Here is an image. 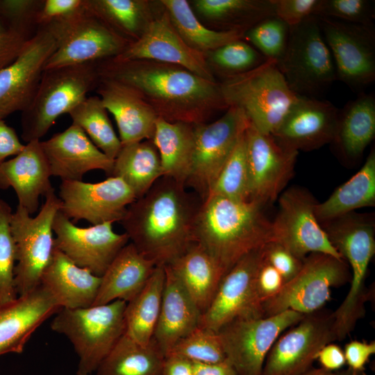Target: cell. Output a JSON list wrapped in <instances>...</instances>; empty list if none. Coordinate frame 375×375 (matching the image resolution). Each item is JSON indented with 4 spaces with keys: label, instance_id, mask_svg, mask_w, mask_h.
Masks as SVG:
<instances>
[{
    "label": "cell",
    "instance_id": "cell-1",
    "mask_svg": "<svg viewBox=\"0 0 375 375\" xmlns=\"http://www.w3.org/2000/svg\"><path fill=\"white\" fill-rule=\"evenodd\" d=\"M101 77L133 88L158 117L169 122L205 123L226 110L219 83L169 63L149 60H100Z\"/></svg>",
    "mask_w": 375,
    "mask_h": 375
},
{
    "label": "cell",
    "instance_id": "cell-2",
    "mask_svg": "<svg viewBox=\"0 0 375 375\" xmlns=\"http://www.w3.org/2000/svg\"><path fill=\"white\" fill-rule=\"evenodd\" d=\"M200 204L184 185L161 177L128 206L120 222L142 256L156 266H166L195 243Z\"/></svg>",
    "mask_w": 375,
    "mask_h": 375
},
{
    "label": "cell",
    "instance_id": "cell-3",
    "mask_svg": "<svg viewBox=\"0 0 375 375\" xmlns=\"http://www.w3.org/2000/svg\"><path fill=\"white\" fill-rule=\"evenodd\" d=\"M264 207L250 200L212 194L201 201L194 242L206 251L224 274L249 253L274 242L272 221Z\"/></svg>",
    "mask_w": 375,
    "mask_h": 375
},
{
    "label": "cell",
    "instance_id": "cell-4",
    "mask_svg": "<svg viewBox=\"0 0 375 375\" xmlns=\"http://www.w3.org/2000/svg\"><path fill=\"white\" fill-rule=\"evenodd\" d=\"M219 85L227 106L241 110L253 127L267 135L278 128L298 97L276 62L269 59L249 71L223 78Z\"/></svg>",
    "mask_w": 375,
    "mask_h": 375
},
{
    "label": "cell",
    "instance_id": "cell-5",
    "mask_svg": "<svg viewBox=\"0 0 375 375\" xmlns=\"http://www.w3.org/2000/svg\"><path fill=\"white\" fill-rule=\"evenodd\" d=\"M98 62L44 70L31 103L22 112V138L26 143L40 140L58 117L68 114L96 89L101 78Z\"/></svg>",
    "mask_w": 375,
    "mask_h": 375
},
{
    "label": "cell",
    "instance_id": "cell-6",
    "mask_svg": "<svg viewBox=\"0 0 375 375\" xmlns=\"http://www.w3.org/2000/svg\"><path fill=\"white\" fill-rule=\"evenodd\" d=\"M126 302L110 303L81 308H60L51 328L65 335L78 357L77 375H91L126 331Z\"/></svg>",
    "mask_w": 375,
    "mask_h": 375
},
{
    "label": "cell",
    "instance_id": "cell-7",
    "mask_svg": "<svg viewBox=\"0 0 375 375\" xmlns=\"http://www.w3.org/2000/svg\"><path fill=\"white\" fill-rule=\"evenodd\" d=\"M277 66L297 95L315 97L337 80L331 52L317 16L290 27L285 53Z\"/></svg>",
    "mask_w": 375,
    "mask_h": 375
},
{
    "label": "cell",
    "instance_id": "cell-8",
    "mask_svg": "<svg viewBox=\"0 0 375 375\" xmlns=\"http://www.w3.org/2000/svg\"><path fill=\"white\" fill-rule=\"evenodd\" d=\"M60 208V201L53 189L45 196L35 217H31L19 205L12 213L10 225L16 247L15 285L19 296L40 285L42 275L54 251L53 224Z\"/></svg>",
    "mask_w": 375,
    "mask_h": 375
},
{
    "label": "cell",
    "instance_id": "cell-9",
    "mask_svg": "<svg viewBox=\"0 0 375 375\" xmlns=\"http://www.w3.org/2000/svg\"><path fill=\"white\" fill-rule=\"evenodd\" d=\"M56 41V49L44 69L113 58L130 42L87 9L44 26ZM39 28V27H38Z\"/></svg>",
    "mask_w": 375,
    "mask_h": 375
},
{
    "label": "cell",
    "instance_id": "cell-10",
    "mask_svg": "<svg viewBox=\"0 0 375 375\" xmlns=\"http://www.w3.org/2000/svg\"><path fill=\"white\" fill-rule=\"evenodd\" d=\"M350 278L349 267L344 259L322 253H310L296 276L262 302L263 316L286 310L303 315L317 311L331 299V289L346 284Z\"/></svg>",
    "mask_w": 375,
    "mask_h": 375
},
{
    "label": "cell",
    "instance_id": "cell-11",
    "mask_svg": "<svg viewBox=\"0 0 375 375\" xmlns=\"http://www.w3.org/2000/svg\"><path fill=\"white\" fill-rule=\"evenodd\" d=\"M286 310L270 317H242L217 331L226 360L238 375H261L266 357L278 338L304 316Z\"/></svg>",
    "mask_w": 375,
    "mask_h": 375
},
{
    "label": "cell",
    "instance_id": "cell-12",
    "mask_svg": "<svg viewBox=\"0 0 375 375\" xmlns=\"http://www.w3.org/2000/svg\"><path fill=\"white\" fill-rule=\"evenodd\" d=\"M249 122L244 112L228 107L218 119L194 124V151L190 172L185 183L201 201L211 189Z\"/></svg>",
    "mask_w": 375,
    "mask_h": 375
},
{
    "label": "cell",
    "instance_id": "cell-13",
    "mask_svg": "<svg viewBox=\"0 0 375 375\" xmlns=\"http://www.w3.org/2000/svg\"><path fill=\"white\" fill-rule=\"evenodd\" d=\"M278 200V211L272 221L274 242L302 260L312 253L342 258L317 220V203L309 192L292 187L282 192Z\"/></svg>",
    "mask_w": 375,
    "mask_h": 375
},
{
    "label": "cell",
    "instance_id": "cell-14",
    "mask_svg": "<svg viewBox=\"0 0 375 375\" xmlns=\"http://www.w3.org/2000/svg\"><path fill=\"white\" fill-rule=\"evenodd\" d=\"M317 18L333 58L337 80L353 90L363 89L374 82V25L351 24L322 17Z\"/></svg>",
    "mask_w": 375,
    "mask_h": 375
},
{
    "label": "cell",
    "instance_id": "cell-15",
    "mask_svg": "<svg viewBox=\"0 0 375 375\" xmlns=\"http://www.w3.org/2000/svg\"><path fill=\"white\" fill-rule=\"evenodd\" d=\"M332 311L305 315L270 349L261 375H301L312 368L319 351L335 341Z\"/></svg>",
    "mask_w": 375,
    "mask_h": 375
},
{
    "label": "cell",
    "instance_id": "cell-16",
    "mask_svg": "<svg viewBox=\"0 0 375 375\" xmlns=\"http://www.w3.org/2000/svg\"><path fill=\"white\" fill-rule=\"evenodd\" d=\"M265 247L244 256L224 275L210 304L201 315L200 326L217 332L238 317H264L256 277Z\"/></svg>",
    "mask_w": 375,
    "mask_h": 375
},
{
    "label": "cell",
    "instance_id": "cell-17",
    "mask_svg": "<svg viewBox=\"0 0 375 375\" xmlns=\"http://www.w3.org/2000/svg\"><path fill=\"white\" fill-rule=\"evenodd\" d=\"M60 211L72 222L85 219L92 225L121 222L135 199L131 189L119 178L109 176L98 183L62 181Z\"/></svg>",
    "mask_w": 375,
    "mask_h": 375
},
{
    "label": "cell",
    "instance_id": "cell-18",
    "mask_svg": "<svg viewBox=\"0 0 375 375\" xmlns=\"http://www.w3.org/2000/svg\"><path fill=\"white\" fill-rule=\"evenodd\" d=\"M244 134L249 200L265 206L278 198L292 177L299 152L281 146L249 123Z\"/></svg>",
    "mask_w": 375,
    "mask_h": 375
},
{
    "label": "cell",
    "instance_id": "cell-19",
    "mask_svg": "<svg viewBox=\"0 0 375 375\" xmlns=\"http://www.w3.org/2000/svg\"><path fill=\"white\" fill-rule=\"evenodd\" d=\"M112 224L78 227L59 211L53 224L55 247L77 266L101 277L129 241L126 233H115Z\"/></svg>",
    "mask_w": 375,
    "mask_h": 375
},
{
    "label": "cell",
    "instance_id": "cell-20",
    "mask_svg": "<svg viewBox=\"0 0 375 375\" xmlns=\"http://www.w3.org/2000/svg\"><path fill=\"white\" fill-rule=\"evenodd\" d=\"M56 49L51 34L39 27L18 57L0 71V119L28 107L45 65Z\"/></svg>",
    "mask_w": 375,
    "mask_h": 375
},
{
    "label": "cell",
    "instance_id": "cell-21",
    "mask_svg": "<svg viewBox=\"0 0 375 375\" xmlns=\"http://www.w3.org/2000/svg\"><path fill=\"white\" fill-rule=\"evenodd\" d=\"M116 60H149L181 66L201 77L216 81L205 53L186 44L164 10L149 25L142 35L130 42Z\"/></svg>",
    "mask_w": 375,
    "mask_h": 375
},
{
    "label": "cell",
    "instance_id": "cell-22",
    "mask_svg": "<svg viewBox=\"0 0 375 375\" xmlns=\"http://www.w3.org/2000/svg\"><path fill=\"white\" fill-rule=\"evenodd\" d=\"M338 112L330 101L298 95L272 135L281 146L298 152L318 149L332 142Z\"/></svg>",
    "mask_w": 375,
    "mask_h": 375
},
{
    "label": "cell",
    "instance_id": "cell-23",
    "mask_svg": "<svg viewBox=\"0 0 375 375\" xmlns=\"http://www.w3.org/2000/svg\"><path fill=\"white\" fill-rule=\"evenodd\" d=\"M51 176L62 181H82L83 175L100 169L110 176L114 160L98 149L84 131L72 124L65 131L41 141Z\"/></svg>",
    "mask_w": 375,
    "mask_h": 375
},
{
    "label": "cell",
    "instance_id": "cell-24",
    "mask_svg": "<svg viewBox=\"0 0 375 375\" xmlns=\"http://www.w3.org/2000/svg\"><path fill=\"white\" fill-rule=\"evenodd\" d=\"M60 308L41 285L12 301L0 304V356L21 353L34 331Z\"/></svg>",
    "mask_w": 375,
    "mask_h": 375
},
{
    "label": "cell",
    "instance_id": "cell-25",
    "mask_svg": "<svg viewBox=\"0 0 375 375\" xmlns=\"http://www.w3.org/2000/svg\"><path fill=\"white\" fill-rule=\"evenodd\" d=\"M51 176L41 141L33 140L26 143L23 150L13 158L0 165V189L12 188L18 205L31 215L38 209L40 197L54 189Z\"/></svg>",
    "mask_w": 375,
    "mask_h": 375
},
{
    "label": "cell",
    "instance_id": "cell-26",
    "mask_svg": "<svg viewBox=\"0 0 375 375\" xmlns=\"http://www.w3.org/2000/svg\"><path fill=\"white\" fill-rule=\"evenodd\" d=\"M95 90L116 121L122 145L153 139L158 116L133 88L101 77Z\"/></svg>",
    "mask_w": 375,
    "mask_h": 375
},
{
    "label": "cell",
    "instance_id": "cell-27",
    "mask_svg": "<svg viewBox=\"0 0 375 375\" xmlns=\"http://www.w3.org/2000/svg\"><path fill=\"white\" fill-rule=\"evenodd\" d=\"M160 314L152 340L166 356L185 336L200 326L201 312L168 266Z\"/></svg>",
    "mask_w": 375,
    "mask_h": 375
},
{
    "label": "cell",
    "instance_id": "cell-28",
    "mask_svg": "<svg viewBox=\"0 0 375 375\" xmlns=\"http://www.w3.org/2000/svg\"><path fill=\"white\" fill-rule=\"evenodd\" d=\"M100 283L101 277L77 266L56 247L40 281L60 308L71 309L92 306Z\"/></svg>",
    "mask_w": 375,
    "mask_h": 375
},
{
    "label": "cell",
    "instance_id": "cell-29",
    "mask_svg": "<svg viewBox=\"0 0 375 375\" xmlns=\"http://www.w3.org/2000/svg\"><path fill=\"white\" fill-rule=\"evenodd\" d=\"M156 267L131 242L128 243L101 276L92 306L106 304L116 300L130 301L143 288Z\"/></svg>",
    "mask_w": 375,
    "mask_h": 375
},
{
    "label": "cell",
    "instance_id": "cell-30",
    "mask_svg": "<svg viewBox=\"0 0 375 375\" xmlns=\"http://www.w3.org/2000/svg\"><path fill=\"white\" fill-rule=\"evenodd\" d=\"M375 135V97L360 93L339 110L333 142L340 155L355 160L363 153Z\"/></svg>",
    "mask_w": 375,
    "mask_h": 375
},
{
    "label": "cell",
    "instance_id": "cell-31",
    "mask_svg": "<svg viewBox=\"0 0 375 375\" xmlns=\"http://www.w3.org/2000/svg\"><path fill=\"white\" fill-rule=\"evenodd\" d=\"M169 267L201 314L210 304L224 274L199 244L194 243Z\"/></svg>",
    "mask_w": 375,
    "mask_h": 375
},
{
    "label": "cell",
    "instance_id": "cell-32",
    "mask_svg": "<svg viewBox=\"0 0 375 375\" xmlns=\"http://www.w3.org/2000/svg\"><path fill=\"white\" fill-rule=\"evenodd\" d=\"M152 141L156 147L162 176L185 186L194 151V124L169 122L158 117Z\"/></svg>",
    "mask_w": 375,
    "mask_h": 375
},
{
    "label": "cell",
    "instance_id": "cell-33",
    "mask_svg": "<svg viewBox=\"0 0 375 375\" xmlns=\"http://www.w3.org/2000/svg\"><path fill=\"white\" fill-rule=\"evenodd\" d=\"M88 10L130 42L138 40L163 10L160 1L87 0Z\"/></svg>",
    "mask_w": 375,
    "mask_h": 375
},
{
    "label": "cell",
    "instance_id": "cell-34",
    "mask_svg": "<svg viewBox=\"0 0 375 375\" xmlns=\"http://www.w3.org/2000/svg\"><path fill=\"white\" fill-rule=\"evenodd\" d=\"M110 176L121 178L136 199L146 194L162 176L159 153L152 140L122 145Z\"/></svg>",
    "mask_w": 375,
    "mask_h": 375
},
{
    "label": "cell",
    "instance_id": "cell-35",
    "mask_svg": "<svg viewBox=\"0 0 375 375\" xmlns=\"http://www.w3.org/2000/svg\"><path fill=\"white\" fill-rule=\"evenodd\" d=\"M375 205V151L373 149L359 171L339 186L324 202L317 203L315 215L323 223Z\"/></svg>",
    "mask_w": 375,
    "mask_h": 375
},
{
    "label": "cell",
    "instance_id": "cell-36",
    "mask_svg": "<svg viewBox=\"0 0 375 375\" xmlns=\"http://www.w3.org/2000/svg\"><path fill=\"white\" fill-rule=\"evenodd\" d=\"M192 5L198 15L218 31L245 33L275 15L272 0H194Z\"/></svg>",
    "mask_w": 375,
    "mask_h": 375
},
{
    "label": "cell",
    "instance_id": "cell-37",
    "mask_svg": "<svg viewBox=\"0 0 375 375\" xmlns=\"http://www.w3.org/2000/svg\"><path fill=\"white\" fill-rule=\"evenodd\" d=\"M165 281V266H156L141 291L126 303L125 333L142 344L152 340L158 319Z\"/></svg>",
    "mask_w": 375,
    "mask_h": 375
},
{
    "label": "cell",
    "instance_id": "cell-38",
    "mask_svg": "<svg viewBox=\"0 0 375 375\" xmlns=\"http://www.w3.org/2000/svg\"><path fill=\"white\" fill-rule=\"evenodd\" d=\"M165 357L152 340L142 344L124 333L96 372L97 375H160Z\"/></svg>",
    "mask_w": 375,
    "mask_h": 375
},
{
    "label": "cell",
    "instance_id": "cell-39",
    "mask_svg": "<svg viewBox=\"0 0 375 375\" xmlns=\"http://www.w3.org/2000/svg\"><path fill=\"white\" fill-rule=\"evenodd\" d=\"M169 19L182 39L191 48L207 53L236 40L243 39L238 31H218L205 26L185 0H160Z\"/></svg>",
    "mask_w": 375,
    "mask_h": 375
},
{
    "label": "cell",
    "instance_id": "cell-40",
    "mask_svg": "<svg viewBox=\"0 0 375 375\" xmlns=\"http://www.w3.org/2000/svg\"><path fill=\"white\" fill-rule=\"evenodd\" d=\"M68 114L72 124L79 126L103 153L115 160L122 145L99 96L87 97Z\"/></svg>",
    "mask_w": 375,
    "mask_h": 375
},
{
    "label": "cell",
    "instance_id": "cell-41",
    "mask_svg": "<svg viewBox=\"0 0 375 375\" xmlns=\"http://www.w3.org/2000/svg\"><path fill=\"white\" fill-rule=\"evenodd\" d=\"M244 133L245 131L220 171L209 195L238 201L249 200V171Z\"/></svg>",
    "mask_w": 375,
    "mask_h": 375
},
{
    "label": "cell",
    "instance_id": "cell-42",
    "mask_svg": "<svg viewBox=\"0 0 375 375\" xmlns=\"http://www.w3.org/2000/svg\"><path fill=\"white\" fill-rule=\"evenodd\" d=\"M206 56L212 74L216 72L224 78L249 71L267 60L243 39L230 42Z\"/></svg>",
    "mask_w": 375,
    "mask_h": 375
},
{
    "label": "cell",
    "instance_id": "cell-43",
    "mask_svg": "<svg viewBox=\"0 0 375 375\" xmlns=\"http://www.w3.org/2000/svg\"><path fill=\"white\" fill-rule=\"evenodd\" d=\"M12 210L0 199V304L17 298L14 269L16 265V247L11 231Z\"/></svg>",
    "mask_w": 375,
    "mask_h": 375
},
{
    "label": "cell",
    "instance_id": "cell-44",
    "mask_svg": "<svg viewBox=\"0 0 375 375\" xmlns=\"http://www.w3.org/2000/svg\"><path fill=\"white\" fill-rule=\"evenodd\" d=\"M169 353L192 362L217 363L226 360L217 333L201 326L178 341Z\"/></svg>",
    "mask_w": 375,
    "mask_h": 375
},
{
    "label": "cell",
    "instance_id": "cell-45",
    "mask_svg": "<svg viewBox=\"0 0 375 375\" xmlns=\"http://www.w3.org/2000/svg\"><path fill=\"white\" fill-rule=\"evenodd\" d=\"M290 26L276 15L267 17L244 33L243 40L251 43L266 59L276 62L283 56Z\"/></svg>",
    "mask_w": 375,
    "mask_h": 375
},
{
    "label": "cell",
    "instance_id": "cell-46",
    "mask_svg": "<svg viewBox=\"0 0 375 375\" xmlns=\"http://www.w3.org/2000/svg\"><path fill=\"white\" fill-rule=\"evenodd\" d=\"M315 16L341 22L374 25V3L368 0H320Z\"/></svg>",
    "mask_w": 375,
    "mask_h": 375
},
{
    "label": "cell",
    "instance_id": "cell-47",
    "mask_svg": "<svg viewBox=\"0 0 375 375\" xmlns=\"http://www.w3.org/2000/svg\"><path fill=\"white\" fill-rule=\"evenodd\" d=\"M37 30L16 24L0 17V71L18 57Z\"/></svg>",
    "mask_w": 375,
    "mask_h": 375
},
{
    "label": "cell",
    "instance_id": "cell-48",
    "mask_svg": "<svg viewBox=\"0 0 375 375\" xmlns=\"http://www.w3.org/2000/svg\"><path fill=\"white\" fill-rule=\"evenodd\" d=\"M42 3L43 0H0V17L37 30L36 16Z\"/></svg>",
    "mask_w": 375,
    "mask_h": 375
},
{
    "label": "cell",
    "instance_id": "cell-49",
    "mask_svg": "<svg viewBox=\"0 0 375 375\" xmlns=\"http://www.w3.org/2000/svg\"><path fill=\"white\" fill-rule=\"evenodd\" d=\"M274 14L290 27L316 14L320 0H272Z\"/></svg>",
    "mask_w": 375,
    "mask_h": 375
},
{
    "label": "cell",
    "instance_id": "cell-50",
    "mask_svg": "<svg viewBox=\"0 0 375 375\" xmlns=\"http://www.w3.org/2000/svg\"><path fill=\"white\" fill-rule=\"evenodd\" d=\"M87 9V0H43L36 16V24L44 26L52 22L65 19Z\"/></svg>",
    "mask_w": 375,
    "mask_h": 375
},
{
    "label": "cell",
    "instance_id": "cell-51",
    "mask_svg": "<svg viewBox=\"0 0 375 375\" xmlns=\"http://www.w3.org/2000/svg\"><path fill=\"white\" fill-rule=\"evenodd\" d=\"M264 258L281 274L284 283L296 276L303 263L302 260L275 242L265 245Z\"/></svg>",
    "mask_w": 375,
    "mask_h": 375
},
{
    "label": "cell",
    "instance_id": "cell-52",
    "mask_svg": "<svg viewBox=\"0 0 375 375\" xmlns=\"http://www.w3.org/2000/svg\"><path fill=\"white\" fill-rule=\"evenodd\" d=\"M283 284L281 274L266 262L264 258L256 277V287L262 303L266 299L274 296Z\"/></svg>",
    "mask_w": 375,
    "mask_h": 375
},
{
    "label": "cell",
    "instance_id": "cell-53",
    "mask_svg": "<svg viewBox=\"0 0 375 375\" xmlns=\"http://www.w3.org/2000/svg\"><path fill=\"white\" fill-rule=\"evenodd\" d=\"M346 364L353 370H364L370 357L375 353V342L352 340L344 349Z\"/></svg>",
    "mask_w": 375,
    "mask_h": 375
},
{
    "label": "cell",
    "instance_id": "cell-54",
    "mask_svg": "<svg viewBox=\"0 0 375 375\" xmlns=\"http://www.w3.org/2000/svg\"><path fill=\"white\" fill-rule=\"evenodd\" d=\"M15 130L0 119V165L6 159L19 153L24 148Z\"/></svg>",
    "mask_w": 375,
    "mask_h": 375
},
{
    "label": "cell",
    "instance_id": "cell-55",
    "mask_svg": "<svg viewBox=\"0 0 375 375\" xmlns=\"http://www.w3.org/2000/svg\"><path fill=\"white\" fill-rule=\"evenodd\" d=\"M321 367L331 372H337L346 365L344 351L333 342L324 345L316 356Z\"/></svg>",
    "mask_w": 375,
    "mask_h": 375
},
{
    "label": "cell",
    "instance_id": "cell-56",
    "mask_svg": "<svg viewBox=\"0 0 375 375\" xmlns=\"http://www.w3.org/2000/svg\"><path fill=\"white\" fill-rule=\"evenodd\" d=\"M160 375H193V362L175 354H167Z\"/></svg>",
    "mask_w": 375,
    "mask_h": 375
},
{
    "label": "cell",
    "instance_id": "cell-57",
    "mask_svg": "<svg viewBox=\"0 0 375 375\" xmlns=\"http://www.w3.org/2000/svg\"><path fill=\"white\" fill-rule=\"evenodd\" d=\"M193 375H238L227 360L217 363L193 362Z\"/></svg>",
    "mask_w": 375,
    "mask_h": 375
},
{
    "label": "cell",
    "instance_id": "cell-58",
    "mask_svg": "<svg viewBox=\"0 0 375 375\" xmlns=\"http://www.w3.org/2000/svg\"><path fill=\"white\" fill-rule=\"evenodd\" d=\"M301 375H338V371L331 372L321 367L319 368L312 367Z\"/></svg>",
    "mask_w": 375,
    "mask_h": 375
},
{
    "label": "cell",
    "instance_id": "cell-59",
    "mask_svg": "<svg viewBox=\"0 0 375 375\" xmlns=\"http://www.w3.org/2000/svg\"><path fill=\"white\" fill-rule=\"evenodd\" d=\"M338 375H368L364 370H353L349 367L338 371Z\"/></svg>",
    "mask_w": 375,
    "mask_h": 375
}]
</instances>
